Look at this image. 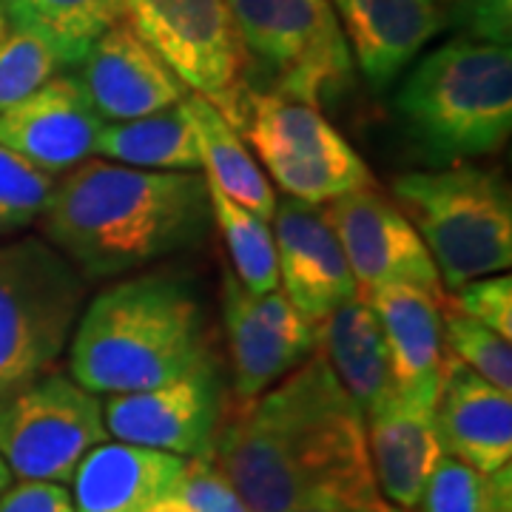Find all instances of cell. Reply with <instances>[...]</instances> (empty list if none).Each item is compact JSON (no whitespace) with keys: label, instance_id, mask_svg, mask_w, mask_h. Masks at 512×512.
<instances>
[{"label":"cell","instance_id":"cell-1","mask_svg":"<svg viewBox=\"0 0 512 512\" xmlns=\"http://www.w3.org/2000/svg\"><path fill=\"white\" fill-rule=\"evenodd\" d=\"M211 458L251 512L387 507L370 467L365 416L319 350L254 402L225 404Z\"/></svg>","mask_w":512,"mask_h":512},{"label":"cell","instance_id":"cell-2","mask_svg":"<svg viewBox=\"0 0 512 512\" xmlns=\"http://www.w3.org/2000/svg\"><path fill=\"white\" fill-rule=\"evenodd\" d=\"M211 220L208 183L200 171H146L86 160L57 183L43 231L92 282L197 245Z\"/></svg>","mask_w":512,"mask_h":512},{"label":"cell","instance_id":"cell-3","mask_svg":"<svg viewBox=\"0 0 512 512\" xmlns=\"http://www.w3.org/2000/svg\"><path fill=\"white\" fill-rule=\"evenodd\" d=\"M205 308L180 274L120 279L92 296L69 342L72 379L94 396L137 393L208 359Z\"/></svg>","mask_w":512,"mask_h":512},{"label":"cell","instance_id":"cell-4","mask_svg":"<svg viewBox=\"0 0 512 512\" xmlns=\"http://www.w3.org/2000/svg\"><path fill=\"white\" fill-rule=\"evenodd\" d=\"M407 69L393 109L427 163L461 165L504 148L512 131L510 46L453 37Z\"/></svg>","mask_w":512,"mask_h":512},{"label":"cell","instance_id":"cell-5","mask_svg":"<svg viewBox=\"0 0 512 512\" xmlns=\"http://www.w3.org/2000/svg\"><path fill=\"white\" fill-rule=\"evenodd\" d=\"M393 197L430 251L444 288L512 265V197L507 183L476 165L410 171L393 180Z\"/></svg>","mask_w":512,"mask_h":512},{"label":"cell","instance_id":"cell-6","mask_svg":"<svg viewBox=\"0 0 512 512\" xmlns=\"http://www.w3.org/2000/svg\"><path fill=\"white\" fill-rule=\"evenodd\" d=\"M89 279L49 239L0 242V399L69 350Z\"/></svg>","mask_w":512,"mask_h":512},{"label":"cell","instance_id":"cell-7","mask_svg":"<svg viewBox=\"0 0 512 512\" xmlns=\"http://www.w3.org/2000/svg\"><path fill=\"white\" fill-rule=\"evenodd\" d=\"M239 128L262 168L293 200L325 205L373 185L365 160L308 100L276 89L245 92Z\"/></svg>","mask_w":512,"mask_h":512},{"label":"cell","instance_id":"cell-8","mask_svg":"<svg viewBox=\"0 0 512 512\" xmlns=\"http://www.w3.org/2000/svg\"><path fill=\"white\" fill-rule=\"evenodd\" d=\"M103 441V402L63 373H43L0 399V458L20 481L66 484Z\"/></svg>","mask_w":512,"mask_h":512},{"label":"cell","instance_id":"cell-9","mask_svg":"<svg viewBox=\"0 0 512 512\" xmlns=\"http://www.w3.org/2000/svg\"><path fill=\"white\" fill-rule=\"evenodd\" d=\"M128 26L191 94H202L239 128L245 49L228 0H123Z\"/></svg>","mask_w":512,"mask_h":512},{"label":"cell","instance_id":"cell-10","mask_svg":"<svg viewBox=\"0 0 512 512\" xmlns=\"http://www.w3.org/2000/svg\"><path fill=\"white\" fill-rule=\"evenodd\" d=\"M242 49L276 74V92L316 106L350 77L348 40L328 0H228Z\"/></svg>","mask_w":512,"mask_h":512},{"label":"cell","instance_id":"cell-11","mask_svg":"<svg viewBox=\"0 0 512 512\" xmlns=\"http://www.w3.org/2000/svg\"><path fill=\"white\" fill-rule=\"evenodd\" d=\"M222 413L225 387L211 356L171 382L103 402L111 439L183 458L211 453Z\"/></svg>","mask_w":512,"mask_h":512},{"label":"cell","instance_id":"cell-12","mask_svg":"<svg viewBox=\"0 0 512 512\" xmlns=\"http://www.w3.org/2000/svg\"><path fill=\"white\" fill-rule=\"evenodd\" d=\"M339 239L356 291L365 296L382 285H413L444 296L430 251L393 200L373 185L342 194L322 205Z\"/></svg>","mask_w":512,"mask_h":512},{"label":"cell","instance_id":"cell-13","mask_svg":"<svg viewBox=\"0 0 512 512\" xmlns=\"http://www.w3.org/2000/svg\"><path fill=\"white\" fill-rule=\"evenodd\" d=\"M274 242L279 288L313 330L359 293L322 205L276 200Z\"/></svg>","mask_w":512,"mask_h":512},{"label":"cell","instance_id":"cell-14","mask_svg":"<svg viewBox=\"0 0 512 512\" xmlns=\"http://www.w3.org/2000/svg\"><path fill=\"white\" fill-rule=\"evenodd\" d=\"M103 117L77 74L60 72L0 114V146L49 174H66L94 154Z\"/></svg>","mask_w":512,"mask_h":512},{"label":"cell","instance_id":"cell-15","mask_svg":"<svg viewBox=\"0 0 512 512\" xmlns=\"http://www.w3.org/2000/svg\"><path fill=\"white\" fill-rule=\"evenodd\" d=\"M439 393L393 390L365 413L367 453L376 487L396 510L416 512L419 498L444 456L436 430Z\"/></svg>","mask_w":512,"mask_h":512},{"label":"cell","instance_id":"cell-16","mask_svg":"<svg viewBox=\"0 0 512 512\" xmlns=\"http://www.w3.org/2000/svg\"><path fill=\"white\" fill-rule=\"evenodd\" d=\"M77 66V80L103 123L148 117L183 103L191 94L126 18L97 37Z\"/></svg>","mask_w":512,"mask_h":512},{"label":"cell","instance_id":"cell-17","mask_svg":"<svg viewBox=\"0 0 512 512\" xmlns=\"http://www.w3.org/2000/svg\"><path fill=\"white\" fill-rule=\"evenodd\" d=\"M359 72L373 89L393 86L444 29L439 0H328Z\"/></svg>","mask_w":512,"mask_h":512},{"label":"cell","instance_id":"cell-18","mask_svg":"<svg viewBox=\"0 0 512 512\" xmlns=\"http://www.w3.org/2000/svg\"><path fill=\"white\" fill-rule=\"evenodd\" d=\"M436 430L444 456L458 458L481 473L510 467L512 393L450 356L436 404Z\"/></svg>","mask_w":512,"mask_h":512},{"label":"cell","instance_id":"cell-19","mask_svg":"<svg viewBox=\"0 0 512 512\" xmlns=\"http://www.w3.org/2000/svg\"><path fill=\"white\" fill-rule=\"evenodd\" d=\"M183 473V456L103 441L74 470V512H148L157 501L177 495Z\"/></svg>","mask_w":512,"mask_h":512},{"label":"cell","instance_id":"cell-20","mask_svg":"<svg viewBox=\"0 0 512 512\" xmlns=\"http://www.w3.org/2000/svg\"><path fill=\"white\" fill-rule=\"evenodd\" d=\"M382 325L399 390L441 393L450 353L444 345V296L413 285H382L365 293Z\"/></svg>","mask_w":512,"mask_h":512},{"label":"cell","instance_id":"cell-21","mask_svg":"<svg viewBox=\"0 0 512 512\" xmlns=\"http://www.w3.org/2000/svg\"><path fill=\"white\" fill-rule=\"evenodd\" d=\"M316 350L325 356L362 416L396 390L382 325L362 293L339 305L316 328Z\"/></svg>","mask_w":512,"mask_h":512},{"label":"cell","instance_id":"cell-22","mask_svg":"<svg viewBox=\"0 0 512 512\" xmlns=\"http://www.w3.org/2000/svg\"><path fill=\"white\" fill-rule=\"evenodd\" d=\"M222 319L231 350V393L234 404L254 402L311 353L288 345L256 311V296L234 274L222 279Z\"/></svg>","mask_w":512,"mask_h":512},{"label":"cell","instance_id":"cell-23","mask_svg":"<svg viewBox=\"0 0 512 512\" xmlns=\"http://www.w3.org/2000/svg\"><path fill=\"white\" fill-rule=\"evenodd\" d=\"M185 103L197 128L205 180L217 185L225 197L239 202L242 208L259 214L262 220H274V185L268 183L262 165L251 157L245 140L239 137V128L202 94H188Z\"/></svg>","mask_w":512,"mask_h":512},{"label":"cell","instance_id":"cell-24","mask_svg":"<svg viewBox=\"0 0 512 512\" xmlns=\"http://www.w3.org/2000/svg\"><path fill=\"white\" fill-rule=\"evenodd\" d=\"M94 154L146 171H202L197 128L185 100L148 117L103 123Z\"/></svg>","mask_w":512,"mask_h":512},{"label":"cell","instance_id":"cell-25","mask_svg":"<svg viewBox=\"0 0 512 512\" xmlns=\"http://www.w3.org/2000/svg\"><path fill=\"white\" fill-rule=\"evenodd\" d=\"M9 20H20L49 35L72 57L83 60L97 37L126 18L123 0H3Z\"/></svg>","mask_w":512,"mask_h":512},{"label":"cell","instance_id":"cell-26","mask_svg":"<svg viewBox=\"0 0 512 512\" xmlns=\"http://www.w3.org/2000/svg\"><path fill=\"white\" fill-rule=\"evenodd\" d=\"M208 200H211V217L220 225L222 239L231 251L234 276L254 296L276 291L279 268H276V242L271 222L242 208L231 197H225L214 183H208Z\"/></svg>","mask_w":512,"mask_h":512},{"label":"cell","instance_id":"cell-27","mask_svg":"<svg viewBox=\"0 0 512 512\" xmlns=\"http://www.w3.org/2000/svg\"><path fill=\"white\" fill-rule=\"evenodd\" d=\"M416 512H512V467L481 473L453 456H441Z\"/></svg>","mask_w":512,"mask_h":512},{"label":"cell","instance_id":"cell-28","mask_svg":"<svg viewBox=\"0 0 512 512\" xmlns=\"http://www.w3.org/2000/svg\"><path fill=\"white\" fill-rule=\"evenodd\" d=\"M72 66V57L52 37L29 23L9 20V32L0 40V114Z\"/></svg>","mask_w":512,"mask_h":512},{"label":"cell","instance_id":"cell-29","mask_svg":"<svg viewBox=\"0 0 512 512\" xmlns=\"http://www.w3.org/2000/svg\"><path fill=\"white\" fill-rule=\"evenodd\" d=\"M60 177L0 146V237L18 234L43 220Z\"/></svg>","mask_w":512,"mask_h":512},{"label":"cell","instance_id":"cell-30","mask_svg":"<svg viewBox=\"0 0 512 512\" xmlns=\"http://www.w3.org/2000/svg\"><path fill=\"white\" fill-rule=\"evenodd\" d=\"M444 345L447 353L487 379L495 387L512 393V345L501 333L478 325L476 319L458 313L444 296Z\"/></svg>","mask_w":512,"mask_h":512},{"label":"cell","instance_id":"cell-31","mask_svg":"<svg viewBox=\"0 0 512 512\" xmlns=\"http://www.w3.org/2000/svg\"><path fill=\"white\" fill-rule=\"evenodd\" d=\"M444 29L464 40L510 46L512 0H439Z\"/></svg>","mask_w":512,"mask_h":512},{"label":"cell","instance_id":"cell-32","mask_svg":"<svg viewBox=\"0 0 512 512\" xmlns=\"http://www.w3.org/2000/svg\"><path fill=\"white\" fill-rule=\"evenodd\" d=\"M447 302L458 313L476 319L478 325L512 339V276L490 274L461 285L456 296H447Z\"/></svg>","mask_w":512,"mask_h":512},{"label":"cell","instance_id":"cell-33","mask_svg":"<svg viewBox=\"0 0 512 512\" xmlns=\"http://www.w3.org/2000/svg\"><path fill=\"white\" fill-rule=\"evenodd\" d=\"M177 495L194 512H251L234 490V484L222 476L211 453L185 458V473Z\"/></svg>","mask_w":512,"mask_h":512},{"label":"cell","instance_id":"cell-34","mask_svg":"<svg viewBox=\"0 0 512 512\" xmlns=\"http://www.w3.org/2000/svg\"><path fill=\"white\" fill-rule=\"evenodd\" d=\"M0 512H74V504L63 484L18 481L0 495Z\"/></svg>","mask_w":512,"mask_h":512},{"label":"cell","instance_id":"cell-35","mask_svg":"<svg viewBox=\"0 0 512 512\" xmlns=\"http://www.w3.org/2000/svg\"><path fill=\"white\" fill-rule=\"evenodd\" d=\"M285 512H402L396 507H353V504H305V507H293V510Z\"/></svg>","mask_w":512,"mask_h":512},{"label":"cell","instance_id":"cell-36","mask_svg":"<svg viewBox=\"0 0 512 512\" xmlns=\"http://www.w3.org/2000/svg\"><path fill=\"white\" fill-rule=\"evenodd\" d=\"M148 512H194V510L185 504L180 495H168V498H163V501H157V504H154Z\"/></svg>","mask_w":512,"mask_h":512},{"label":"cell","instance_id":"cell-37","mask_svg":"<svg viewBox=\"0 0 512 512\" xmlns=\"http://www.w3.org/2000/svg\"><path fill=\"white\" fill-rule=\"evenodd\" d=\"M12 484V473H9V467H6V461L0 458V495L6 493V487Z\"/></svg>","mask_w":512,"mask_h":512},{"label":"cell","instance_id":"cell-38","mask_svg":"<svg viewBox=\"0 0 512 512\" xmlns=\"http://www.w3.org/2000/svg\"><path fill=\"white\" fill-rule=\"evenodd\" d=\"M6 32H9V15H6V6H3V0H0V40H3Z\"/></svg>","mask_w":512,"mask_h":512}]
</instances>
